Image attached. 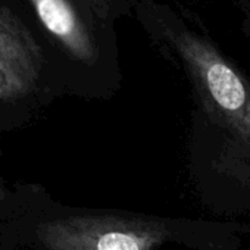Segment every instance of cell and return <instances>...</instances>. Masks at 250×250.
<instances>
[{
	"instance_id": "cell-1",
	"label": "cell",
	"mask_w": 250,
	"mask_h": 250,
	"mask_svg": "<svg viewBox=\"0 0 250 250\" xmlns=\"http://www.w3.org/2000/svg\"><path fill=\"white\" fill-rule=\"evenodd\" d=\"M165 36L205 109L250 155V84L208 40L181 22L168 25Z\"/></svg>"
},
{
	"instance_id": "cell-2",
	"label": "cell",
	"mask_w": 250,
	"mask_h": 250,
	"mask_svg": "<svg viewBox=\"0 0 250 250\" xmlns=\"http://www.w3.org/2000/svg\"><path fill=\"white\" fill-rule=\"evenodd\" d=\"M37 237L47 250H156L171 231L145 216L72 215L40 224Z\"/></svg>"
},
{
	"instance_id": "cell-3",
	"label": "cell",
	"mask_w": 250,
	"mask_h": 250,
	"mask_svg": "<svg viewBox=\"0 0 250 250\" xmlns=\"http://www.w3.org/2000/svg\"><path fill=\"white\" fill-rule=\"evenodd\" d=\"M43 50L27 25L0 5V100L30 94L43 71Z\"/></svg>"
},
{
	"instance_id": "cell-4",
	"label": "cell",
	"mask_w": 250,
	"mask_h": 250,
	"mask_svg": "<svg viewBox=\"0 0 250 250\" xmlns=\"http://www.w3.org/2000/svg\"><path fill=\"white\" fill-rule=\"evenodd\" d=\"M46 30L74 59L93 65L99 50L94 37L71 0H31Z\"/></svg>"
},
{
	"instance_id": "cell-5",
	"label": "cell",
	"mask_w": 250,
	"mask_h": 250,
	"mask_svg": "<svg viewBox=\"0 0 250 250\" xmlns=\"http://www.w3.org/2000/svg\"><path fill=\"white\" fill-rule=\"evenodd\" d=\"M88 3L91 5V8L94 9V12L102 20H106L110 15V11H112L110 0H88Z\"/></svg>"
},
{
	"instance_id": "cell-6",
	"label": "cell",
	"mask_w": 250,
	"mask_h": 250,
	"mask_svg": "<svg viewBox=\"0 0 250 250\" xmlns=\"http://www.w3.org/2000/svg\"><path fill=\"white\" fill-rule=\"evenodd\" d=\"M3 197V191H2V188H0V199Z\"/></svg>"
}]
</instances>
